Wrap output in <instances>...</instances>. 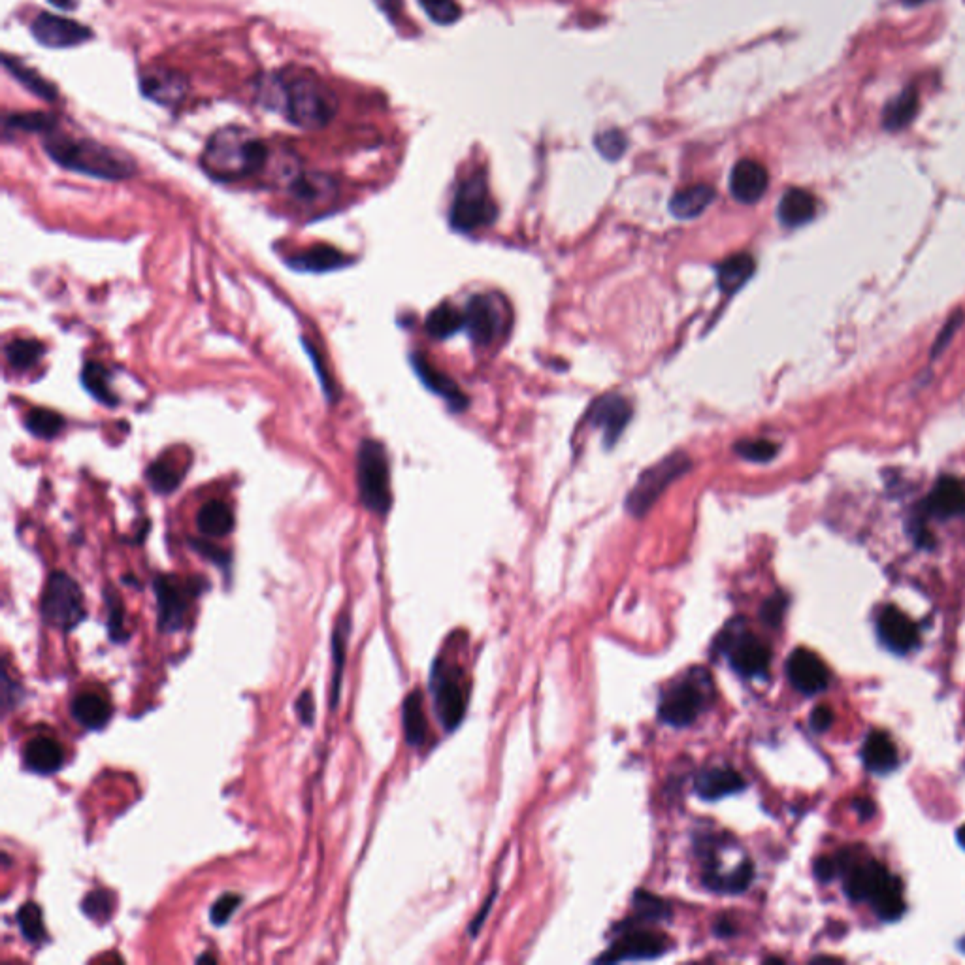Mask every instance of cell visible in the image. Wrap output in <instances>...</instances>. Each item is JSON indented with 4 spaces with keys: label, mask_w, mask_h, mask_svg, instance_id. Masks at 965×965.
Wrapping results in <instances>:
<instances>
[{
    "label": "cell",
    "mask_w": 965,
    "mask_h": 965,
    "mask_svg": "<svg viewBox=\"0 0 965 965\" xmlns=\"http://www.w3.org/2000/svg\"><path fill=\"white\" fill-rule=\"evenodd\" d=\"M259 102L285 115L298 129H323L338 112V99L317 76L274 74L259 83Z\"/></svg>",
    "instance_id": "cell-1"
},
{
    "label": "cell",
    "mask_w": 965,
    "mask_h": 965,
    "mask_svg": "<svg viewBox=\"0 0 965 965\" xmlns=\"http://www.w3.org/2000/svg\"><path fill=\"white\" fill-rule=\"evenodd\" d=\"M270 149L259 134L240 125L213 132L200 155L202 170L215 181L234 183L261 172Z\"/></svg>",
    "instance_id": "cell-2"
},
{
    "label": "cell",
    "mask_w": 965,
    "mask_h": 965,
    "mask_svg": "<svg viewBox=\"0 0 965 965\" xmlns=\"http://www.w3.org/2000/svg\"><path fill=\"white\" fill-rule=\"evenodd\" d=\"M44 149L53 163L97 180H129L138 172L129 153L100 144L93 138L53 131L46 134Z\"/></svg>",
    "instance_id": "cell-3"
},
{
    "label": "cell",
    "mask_w": 965,
    "mask_h": 965,
    "mask_svg": "<svg viewBox=\"0 0 965 965\" xmlns=\"http://www.w3.org/2000/svg\"><path fill=\"white\" fill-rule=\"evenodd\" d=\"M713 702V681L704 668L688 671L683 679L673 683L660 698L658 715L675 728L690 726Z\"/></svg>",
    "instance_id": "cell-4"
},
{
    "label": "cell",
    "mask_w": 965,
    "mask_h": 965,
    "mask_svg": "<svg viewBox=\"0 0 965 965\" xmlns=\"http://www.w3.org/2000/svg\"><path fill=\"white\" fill-rule=\"evenodd\" d=\"M391 472L389 457L381 443L364 440L357 453V483H359L360 502L364 508L385 515L391 504Z\"/></svg>",
    "instance_id": "cell-5"
},
{
    "label": "cell",
    "mask_w": 965,
    "mask_h": 965,
    "mask_svg": "<svg viewBox=\"0 0 965 965\" xmlns=\"http://www.w3.org/2000/svg\"><path fill=\"white\" fill-rule=\"evenodd\" d=\"M40 613L44 622L57 630L68 632L76 628L85 617L83 592L76 579L65 572L51 573L42 594Z\"/></svg>",
    "instance_id": "cell-6"
},
{
    "label": "cell",
    "mask_w": 965,
    "mask_h": 965,
    "mask_svg": "<svg viewBox=\"0 0 965 965\" xmlns=\"http://www.w3.org/2000/svg\"><path fill=\"white\" fill-rule=\"evenodd\" d=\"M496 213L498 210L492 200L485 176L474 174L472 178L460 183L457 195L451 204L449 221L453 229L460 232H474L494 223Z\"/></svg>",
    "instance_id": "cell-7"
},
{
    "label": "cell",
    "mask_w": 965,
    "mask_h": 965,
    "mask_svg": "<svg viewBox=\"0 0 965 965\" xmlns=\"http://www.w3.org/2000/svg\"><path fill=\"white\" fill-rule=\"evenodd\" d=\"M688 470H690V458L685 453H673L670 457L660 460L653 468L639 475L636 487L626 498V508L634 517H643L655 506L662 492L666 491L675 479L687 474Z\"/></svg>",
    "instance_id": "cell-8"
},
{
    "label": "cell",
    "mask_w": 965,
    "mask_h": 965,
    "mask_svg": "<svg viewBox=\"0 0 965 965\" xmlns=\"http://www.w3.org/2000/svg\"><path fill=\"white\" fill-rule=\"evenodd\" d=\"M430 690L436 715L443 728L447 732L457 730L468 709V688L460 677V671L436 662L430 677Z\"/></svg>",
    "instance_id": "cell-9"
},
{
    "label": "cell",
    "mask_w": 965,
    "mask_h": 965,
    "mask_svg": "<svg viewBox=\"0 0 965 965\" xmlns=\"http://www.w3.org/2000/svg\"><path fill=\"white\" fill-rule=\"evenodd\" d=\"M719 649L728 656L730 666L747 679L766 677L771 664V651L760 638L747 630H726L719 639Z\"/></svg>",
    "instance_id": "cell-10"
},
{
    "label": "cell",
    "mask_w": 965,
    "mask_h": 965,
    "mask_svg": "<svg viewBox=\"0 0 965 965\" xmlns=\"http://www.w3.org/2000/svg\"><path fill=\"white\" fill-rule=\"evenodd\" d=\"M159 604V626L163 632H176L183 626L191 600L198 594L197 581H181L176 575H159L153 583Z\"/></svg>",
    "instance_id": "cell-11"
},
{
    "label": "cell",
    "mask_w": 965,
    "mask_h": 965,
    "mask_svg": "<svg viewBox=\"0 0 965 965\" xmlns=\"http://www.w3.org/2000/svg\"><path fill=\"white\" fill-rule=\"evenodd\" d=\"M724 852L726 847L720 843L719 839H711V843L704 841V883L707 888L715 892H726V894H737L749 888L753 881L754 867L749 860L736 864V866H724Z\"/></svg>",
    "instance_id": "cell-12"
},
{
    "label": "cell",
    "mask_w": 965,
    "mask_h": 965,
    "mask_svg": "<svg viewBox=\"0 0 965 965\" xmlns=\"http://www.w3.org/2000/svg\"><path fill=\"white\" fill-rule=\"evenodd\" d=\"M31 33L38 44L51 50L74 48L93 38L91 29L82 23L53 14H38L31 23Z\"/></svg>",
    "instance_id": "cell-13"
},
{
    "label": "cell",
    "mask_w": 965,
    "mask_h": 965,
    "mask_svg": "<svg viewBox=\"0 0 965 965\" xmlns=\"http://www.w3.org/2000/svg\"><path fill=\"white\" fill-rule=\"evenodd\" d=\"M668 939L662 933L651 930H630L611 945L598 962H622V960H651L662 956L668 949Z\"/></svg>",
    "instance_id": "cell-14"
},
{
    "label": "cell",
    "mask_w": 965,
    "mask_h": 965,
    "mask_svg": "<svg viewBox=\"0 0 965 965\" xmlns=\"http://www.w3.org/2000/svg\"><path fill=\"white\" fill-rule=\"evenodd\" d=\"M786 675L792 687L805 696H815L826 690L830 683V673L820 656L807 651L796 649L786 660Z\"/></svg>",
    "instance_id": "cell-15"
},
{
    "label": "cell",
    "mask_w": 965,
    "mask_h": 965,
    "mask_svg": "<svg viewBox=\"0 0 965 965\" xmlns=\"http://www.w3.org/2000/svg\"><path fill=\"white\" fill-rule=\"evenodd\" d=\"M632 419V404L621 394H606L594 402L589 421L604 432L606 447H613Z\"/></svg>",
    "instance_id": "cell-16"
},
{
    "label": "cell",
    "mask_w": 965,
    "mask_h": 965,
    "mask_svg": "<svg viewBox=\"0 0 965 965\" xmlns=\"http://www.w3.org/2000/svg\"><path fill=\"white\" fill-rule=\"evenodd\" d=\"M140 89L146 99L153 100L166 108L178 106L187 97L189 82L187 78L172 68H151L142 74Z\"/></svg>",
    "instance_id": "cell-17"
},
{
    "label": "cell",
    "mask_w": 965,
    "mask_h": 965,
    "mask_svg": "<svg viewBox=\"0 0 965 965\" xmlns=\"http://www.w3.org/2000/svg\"><path fill=\"white\" fill-rule=\"evenodd\" d=\"M464 328L474 344L491 345L496 340L502 330V315L489 296L475 295L468 300Z\"/></svg>",
    "instance_id": "cell-18"
},
{
    "label": "cell",
    "mask_w": 965,
    "mask_h": 965,
    "mask_svg": "<svg viewBox=\"0 0 965 965\" xmlns=\"http://www.w3.org/2000/svg\"><path fill=\"white\" fill-rule=\"evenodd\" d=\"M877 632L884 645L898 655L911 653L920 641L915 622L894 606L884 607L877 621Z\"/></svg>",
    "instance_id": "cell-19"
},
{
    "label": "cell",
    "mask_w": 965,
    "mask_h": 965,
    "mask_svg": "<svg viewBox=\"0 0 965 965\" xmlns=\"http://www.w3.org/2000/svg\"><path fill=\"white\" fill-rule=\"evenodd\" d=\"M769 185L768 170L764 164L743 159L734 166L730 176V191L739 202L754 204L766 195Z\"/></svg>",
    "instance_id": "cell-20"
},
{
    "label": "cell",
    "mask_w": 965,
    "mask_h": 965,
    "mask_svg": "<svg viewBox=\"0 0 965 965\" xmlns=\"http://www.w3.org/2000/svg\"><path fill=\"white\" fill-rule=\"evenodd\" d=\"M937 519H954L965 513V485L956 477H941L924 504Z\"/></svg>",
    "instance_id": "cell-21"
},
{
    "label": "cell",
    "mask_w": 965,
    "mask_h": 965,
    "mask_svg": "<svg viewBox=\"0 0 965 965\" xmlns=\"http://www.w3.org/2000/svg\"><path fill=\"white\" fill-rule=\"evenodd\" d=\"M745 786H747V783H745L743 775L736 769L711 768L705 769L696 777L694 790L702 800L713 802V800H720L724 796L737 794V792L745 790Z\"/></svg>",
    "instance_id": "cell-22"
},
{
    "label": "cell",
    "mask_w": 965,
    "mask_h": 965,
    "mask_svg": "<svg viewBox=\"0 0 965 965\" xmlns=\"http://www.w3.org/2000/svg\"><path fill=\"white\" fill-rule=\"evenodd\" d=\"M23 762L38 775H51L63 768L65 749L53 737H34L23 749Z\"/></svg>",
    "instance_id": "cell-23"
},
{
    "label": "cell",
    "mask_w": 965,
    "mask_h": 965,
    "mask_svg": "<svg viewBox=\"0 0 965 965\" xmlns=\"http://www.w3.org/2000/svg\"><path fill=\"white\" fill-rule=\"evenodd\" d=\"M353 259L338 251L336 247L313 246L302 253H296L287 259V266L296 272H308V274H325L332 270H340L349 266Z\"/></svg>",
    "instance_id": "cell-24"
},
{
    "label": "cell",
    "mask_w": 965,
    "mask_h": 965,
    "mask_svg": "<svg viewBox=\"0 0 965 965\" xmlns=\"http://www.w3.org/2000/svg\"><path fill=\"white\" fill-rule=\"evenodd\" d=\"M70 713L74 720L87 728V730H102L110 719L114 715V707L110 704V700L104 696V694H99V692H80L72 704H70Z\"/></svg>",
    "instance_id": "cell-25"
},
{
    "label": "cell",
    "mask_w": 965,
    "mask_h": 965,
    "mask_svg": "<svg viewBox=\"0 0 965 965\" xmlns=\"http://www.w3.org/2000/svg\"><path fill=\"white\" fill-rule=\"evenodd\" d=\"M411 362H413V368H415L417 376L421 377V381L425 383L426 387H428L432 393L440 394L442 398H445L447 404L451 406V409L462 411V409L468 406V398L458 389L457 383H455L451 377H447L445 374H442V372H438V370H436L425 357H421L419 353L411 357Z\"/></svg>",
    "instance_id": "cell-26"
},
{
    "label": "cell",
    "mask_w": 965,
    "mask_h": 965,
    "mask_svg": "<svg viewBox=\"0 0 965 965\" xmlns=\"http://www.w3.org/2000/svg\"><path fill=\"white\" fill-rule=\"evenodd\" d=\"M864 766L873 773H890L898 768L900 754L892 737L881 730H875L866 737L862 745Z\"/></svg>",
    "instance_id": "cell-27"
},
{
    "label": "cell",
    "mask_w": 965,
    "mask_h": 965,
    "mask_svg": "<svg viewBox=\"0 0 965 965\" xmlns=\"http://www.w3.org/2000/svg\"><path fill=\"white\" fill-rule=\"evenodd\" d=\"M815 213H817V200L805 189L786 191L777 210L779 221L790 229L809 223L815 217Z\"/></svg>",
    "instance_id": "cell-28"
},
{
    "label": "cell",
    "mask_w": 965,
    "mask_h": 965,
    "mask_svg": "<svg viewBox=\"0 0 965 965\" xmlns=\"http://www.w3.org/2000/svg\"><path fill=\"white\" fill-rule=\"evenodd\" d=\"M234 511L221 500L206 502L197 513V528L202 536L225 538L234 530Z\"/></svg>",
    "instance_id": "cell-29"
},
{
    "label": "cell",
    "mask_w": 965,
    "mask_h": 965,
    "mask_svg": "<svg viewBox=\"0 0 965 965\" xmlns=\"http://www.w3.org/2000/svg\"><path fill=\"white\" fill-rule=\"evenodd\" d=\"M715 200V189L711 185H692L671 198L670 212L677 219H694L711 206Z\"/></svg>",
    "instance_id": "cell-30"
},
{
    "label": "cell",
    "mask_w": 965,
    "mask_h": 965,
    "mask_svg": "<svg viewBox=\"0 0 965 965\" xmlns=\"http://www.w3.org/2000/svg\"><path fill=\"white\" fill-rule=\"evenodd\" d=\"M402 724H404V736L408 745L411 747L425 745L428 724H426L425 707H423V694L419 690H413L404 700Z\"/></svg>",
    "instance_id": "cell-31"
},
{
    "label": "cell",
    "mask_w": 965,
    "mask_h": 965,
    "mask_svg": "<svg viewBox=\"0 0 965 965\" xmlns=\"http://www.w3.org/2000/svg\"><path fill=\"white\" fill-rule=\"evenodd\" d=\"M289 191L298 202L315 204V202H323V200H328V198L336 195V181L332 180L330 176H325V174L304 172V174L296 176L291 183V187H289Z\"/></svg>",
    "instance_id": "cell-32"
},
{
    "label": "cell",
    "mask_w": 965,
    "mask_h": 965,
    "mask_svg": "<svg viewBox=\"0 0 965 965\" xmlns=\"http://www.w3.org/2000/svg\"><path fill=\"white\" fill-rule=\"evenodd\" d=\"M756 262L749 253H737L720 262L719 287L726 295H734L754 274Z\"/></svg>",
    "instance_id": "cell-33"
},
{
    "label": "cell",
    "mask_w": 965,
    "mask_h": 965,
    "mask_svg": "<svg viewBox=\"0 0 965 965\" xmlns=\"http://www.w3.org/2000/svg\"><path fill=\"white\" fill-rule=\"evenodd\" d=\"M351 630V619L349 615H342L332 632V662H334V675H332V692H330V707L336 709L340 702V690H342V675H344L345 651H347V639Z\"/></svg>",
    "instance_id": "cell-34"
},
{
    "label": "cell",
    "mask_w": 965,
    "mask_h": 965,
    "mask_svg": "<svg viewBox=\"0 0 965 965\" xmlns=\"http://www.w3.org/2000/svg\"><path fill=\"white\" fill-rule=\"evenodd\" d=\"M82 385L100 404L108 408L117 406V394L112 389V376L100 362H87L83 366Z\"/></svg>",
    "instance_id": "cell-35"
},
{
    "label": "cell",
    "mask_w": 965,
    "mask_h": 965,
    "mask_svg": "<svg viewBox=\"0 0 965 965\" xmlns=\"http://www.w3.org/2000/svg\"><path fill=\"white\" fill-rule=\"evenodd\" d=\"M4 68L12 74L14 80L21 83L29 93H33L38 99L48 100V102L57 99L55 85L48 80H44L38 72H34L33 68L23 65L21 61L12 59L8 55H4Z\"/></svg>",
    "instance_id": "cell-36"
},
{
    "label": "cell",
    "mask_w": 965,
    "mask_h": 965,
    "mask_svg": "<svg viewBox=\"0 0 965 965\" xmlns=\"http://www.w3.org/2000/svg\"><path fill=\"white\" fill-rule=\"evenodd\" d=\"M149 487L159 494H172L183 481V470L176 466L172 458H157L146 470Z\"/></svg>",
    "instance_id": "cell-37"
},
{
    "label": "cell",
    "mask_w": 965,
    "mask_h": 965,
    "mask_svg": "<svg viewBox=\"0 0 965 965\" xmlns=\"http://www.w3.org/2000/svg\"><path fill=\"white\" fill-rule=\"evenodd\" d=\"M425 327L432 338L445 340L457 334L460 328H464V313H460L451 304H442L436 310L430 311V315L426 317Z\"/></svg>",
    "instance_id": "cell-38"
},
{
    "label": "cell",
    "mask_w": 965,
    "mask_h": 965,
    "mask_svg": "<svg viewBox=\"0 0 965 965\" xmlns=\"http://www.w3.org/2000/svg\"><path fill=\"white\" fill-rule=\"evenodd\" d=\"M901 890L903 888H901L900 879L896 875H892L890 881L884 884L883 890L871 901V905H873V909H875L879 918H883L886 922H894L905 913V901H903Z\"/></svg>",
    "instance_id": "cell-39"
},
{
    "label": "cell",
    "mask_w": 965,
    "mask_h": 965,
    "mask_svg": "<svg viewBox=\"0 0 965 965\" xmlns=\"http://www.w3.org/2000/svg\"><path fill=\"white\" fill-rule=\"evenodd\" d=\"M57 131V119L44 112H27L4 117V134L10 132H31V134H50Z\"/></svg>",
    "instance_id": "cell-40"
},
{
    "label": "cell",
    "mask_w": 965,
    "mask_h": 965,
    "mask_svg": "<svg viewBox=\"0 0 965 965\" xmlns=\"http://www.w3.org/2000/svg\"><path fill=\"white\" fill-rule=\"evenodd\" d=\"M4 355L14 372H25L34 368L44 357V344L38 340H12L6 345Z\"/></svg>",
    "instance_id": "cell-41"
},
{
    "label": "cell",
    "mask_w": 965,
    "mask_h": 965,
    "mask_svg": "<svg viewBox=\"0 0 965 965\" xmlns=\"http://www.w3.org/2000/svg\"><path fill=\"white\" fill-rule=\"evenodd\" d=\"M65 417L51 409H31L25 417V428L40 440H53L65 428Z\"/></svg>",
    "instance_id": "cell-42"
},
{
    "label": "cell",
    "mask_w": 965,
    "mask_h": 965,
    "mask_svg": "<svg viewBox=\"0 0 965 965\" xmlns=\"http://www.w3.org/2000/svg\"><path fill=\"white\" fill-rule=\"evenodd\" d=\"M16 918L19 932L25 937L27 943H31V945L44 943L46 930H44V922H42V911H40V907H38L36 903L27 901V903L17 911Z\"/></svg>",
    "instance_id": "cell-43"
},
{
    "label": "cell",
    "mask_w": 965,
    "mask_h": 965,
    "mask_svg": "<svg viewBox=\"0 0 965 965\" xmlns=\"http://www.w3.org/2000/svg\"><path fill=\"white\" fill-rule=\"evenodd\" d=\"M114 909V894H110L108 890L89 892L82 901L83 913L99 924H106L114 915Z\"/></svg>",
    "instance_id": "cell-44"
},
{
    "label": "cell",
    "mask_w": 965,
    "mask_h": 965,
    "mask_svg": "<svg viewBox=\"0 0 965 965\" xmlns=\"http://www.w3.org/2000/svg\"><path fill=\"white\" fill-rule=\"evenodd\" d=\"M916 110V97L913 93H903L900 99L896 102H892V106H888L886 110V115H884V125L892 131L900 129L905 123H909V119L913 117Z\"/></svg>",
    "instance_id": "cell-45"
},
{
    "label": "cell",
    "mask_w": 965,
    "mask_h": 965,
    "mask_svg": "<svg viewBox=\"0 0 965 965\" xmlns=\"http://www.w3.org/2000/svg\"><path fill=\"white\" fill-rule=\"evenodd\" d=\"M104 598H106V604H108V632H110V638L115 643H121L127 639V630H125V613H123V602L117 598V594L108 589L104 592Z\"/></svg>",
    "instance_id": "cell-46"
},
{
    "label": "cell",
    "mask_w": 965,
    "mask_h": 965,
    "mask_svg": "<svg viewBox=\"0 0 965 965\" xmlns=\"http://www.w3.org/2000/svg\"><path fill=\"white\" fill-rule=\"evenodd\" d=\"M736 453L751 462H769L777 457L779 445L769 440H743L736 443Z\"/></svg>",
    "instance_id": "cell-47"
},
{
    "label": "cell",
    "mask_w": 965,
    "mask_h": 965,
    "mask_svg": "<svg viewBox=\"0 0 965 965\" xmlns=\"http://www.w3.org/2000/svg\"><path fill=\"white\" fill-rule=\"evenodd\" d=\"M426 16L438 25H451L460 17V8L455 0H419Z\"/></svg>",
    "instance_id": "cell-48"
},
{
    "label": "cell",
    "mask_w": 965,
    "mask_h": 965,
    "mask_svg": "<svg viewBox=\"0 0 965 965\" xmlns=\"http://www.w3.org/2000/svg\"><path fill=\"white\" fill-rule=\"evenodd\" d=\"M594 144H596L598 151H600L606 159H609V161L621 159L624 151L628 148L626 136H624L621 131H615V129H613V131L602 132V134L596 138Z\"/></svg>",
    "instance_id": "cell-49"
},
{
    "label": "cell",
    "mask_w": 965,
    "mask_h": 965,
    "mask_svg": "<svg viewBox=\"0 0 965 965\" xmlns=\"http://www.w3.org/2000/svg\"><path fill=\"white\" fill-rule=\"evenodd\" d=\"M240 903H242V898H240L238 894H225V896H221L219 900L213 903L212 913H210L213 924H215V926H225L230 918H232V915L236 913V909L240 907Z\"/></svg>",
    "instance_id": "cell-50"
},
{
    "label": "cell",
    "mask_w": 965,
    "mask_h": 965,
    "mask_svg": "<svg viewBox=\"0 0 965 965\" xmlns=\"http://www.w3.org/2000/svg\"><path fill=\"white\" fill-rule=\"evenodd\" d=\"M962 321H964V313H962V311H956V313L950 317L947 325H945V328L941 330V334H939L937 340H935V345H933L932 349L933 357H937V355L949 345L950 340H952L954 334H956V330L962 325Z\"/></svg>",
    "instance_id": "cell-51"
},
{
    "label": "cell",
    "mask_w": 965,
    "mask_h": 965,
    "mask_svg": "<svg viewBox=\"0 0 965 965\" xmlns=\"http://www.w3.org/2000/svg\"><path fill=\"white\" fill-rule=\"evenodd\" d=\"M785 609L786 596L775 594L762 607V619H764V622H768L769 626H779V622L785 615Z\"/></svg>",
    "instance_id": "cell-52"
},
{
    "label": "cell",
    "mask_w": 965,
    "mask_h": 965,
    "mask_svg": "<svg viewBox=\"0 0 965 965\" xmlns=\"http://www.w3.org/2000/svg\"><path fill=\"white\" fill-rule=\"evenodd\" d=\"M191 547H193L195 551H198L202 557L212 560L213 564H217V566H221V568H225V566L229 564L227 553H225L223 549L215 547L212 543H206V541H191Z\"/></svg>",
    "instance_id": "cell-53"
},
{
    "label": "cell",
    "mask_w": 965,
    "mask_h": 965,
    "mask_svg": "<svg viewBox=\"0 0 965 965\" xmlns=\"http://www.w3.org/2000/svg\"><path fill=\"white\" fill-rule=\"evenodd\" d=\"M839 873H841V866H839L837 856L835 858H828V856L818 858L817 864H815V875H817L818 881H822V883L834 881Z\"/></svg>",
    "instance_id": "cell-54"
},
{
    "label": "cell",
    "mask_w": 965,
    "mask_h": 965,
    "mask_svg": "<svg viewBox=\"0 0 965 965\" xmlns=\"http://www.w3.org/2000/svg\"><path fill=\"white\" fill-rule=\"evenodd\" d=\"M834 720L835 715L832 707H828V705H818L817 709H815V711L811 713V717H809V724H811V728H813L815 732H826V730L832 728Z\"/></svg>",
    "instance_id": "cell-55"
},
{
    "label": "cell",
    "mask_w": 965,
    "mask_h": 965,
    "mask_svg": "<svg viewBox=\"0 0 965 965\" xmlns=\"http://www.w3.org/2000/svg\"><path fill=\"white\" fill-rule=\"evenodd\" d=\"M295 709L298 720H300L304 726H311V724H313L315 711H313V696H311L310 690H304V692L298 696Z\"/></svg>",
    "instance_id": "cell-56"
},
{
    "label": "cell",
    "mask_w": 965,
    "mask_h": 965,
    "mask_svg": "<svg viewBox=\"0 0 965 965\" xmlns=\"http://www.w3.org/2000/svg\"><path fill=\"white\" fill-rule=\"evenodd\" d=\"M854 809H856V813L862 817V820H867V818H871L873 815H875V805H873L871 800H867V798H862V800L858 798V800H854Z\"/></svg>",
    "instance_id": "cell-57"
},
{
    "label": "cell",
    "mask_w": 965,
    "mask_h": 965,
    "mask_svg": "<svg viewBox=\"0 0 965 965\" xmlns=\"http://www.w3.org/2000/svg\"><path fill=\"white\" fill-rule=\"evenodd\" d=\"M51 2H53L55 6H59V8H63V10L74 8V2H70V0H51Z\"/></svg>",
    "instance_id": "cell-58"
},
{
    "label": "cell",
    "mask_w": 965,
    "mask_h": 965,
    "mask_svg": "<svg viewBox=\"0 0 965 965\" xmlns=\"http://www.w3.org/2000/svg\"><path fill=\"white\" fill-rule=\"evenodd\" d=\"M956 839H958L960 847L965 849V824L964 826H960V828H958V832H956Z\"/></svg>",
    "instance_id": "cell-59"
},
{
    "label": "cell",
    "mask_w": 965,
    "mask_h": 965,
    "mask_svg": "<svg viewBox=\"0 0 965 965\" xmlns=\"http://www.w3.org/2000/svg\"><path fill=\"white\" fill-rule=\"evenodd\" d=\"M903 2H905V4H911V6H913V4H920V2H926V0H903Z\"/></svg>",
    "instance_id": "cell-60"
}]
</instances>
